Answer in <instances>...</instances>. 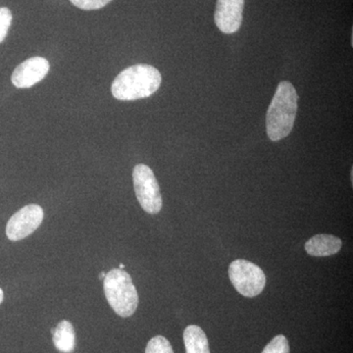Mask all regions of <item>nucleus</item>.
Segmentation results:
<instances>
[{"label": "nucleus", "instance_id": "423d86ee", "mask_svg": "<svg viewBox=\"0 0 353 353\" xmlns=\"http://www.w3.org/2000/svg\"><path fill=\"white\" fill-rule=\"evenodd\" d=\"M43 209L38 204H29L10 218L6 225L9 240L18 241L34 233L43 220Z\"/></svg>", "mask_w": 353, "mask_h": 353}, {"label": "nucleus", "instance_id": "2eb2a0df", "mask_svg": "<svg viewBox=\"0 0 353 353\" xmlns=\"http://www.w3.org/2000/svg\"><path fill=\"white\" fill-rule=\"evenodd\" d=\"M73 6L83 10H97L108 6L112 0H70Z\"/></svg>", "mask_w": 353, "mask_h": 353}, {"label": "nucleus", "instance_id": "20e7f679", "mask_svg": "<svg viewBox=\"0 0 353 353\" xmlns=\"http://www.w3.org/2000/svg\"><path fill=\"white\" fill-rule=\"evenodd\" d=\"M229 277L234 289L245 297H254L263 292L266 276L263 270L252 262L236 259L229 267Z\"/></svg>", "mask_w": 353, "mask_h": 353}, {"label": "nucleus", "instance_id": "f3484780", "mask_svg": "<svg viewBox=\"0 0 353 353\" xmlns=\"http://www.w3.org/2000/svg\"><path fill=\"white\" fill-rule=\"evenodd\" d=\"M105 276H106L105 272H101V273L99 274V279H101V280H104V278H105Z\"/></svg>", "mask_w": 353, "mask_h": 353}, {"label": "nucleus", "instance_id": "0eeeda50", "mask_svg": "<svg viewBox=\"0 0 353 353\" xmlns=\"http://www.w3.org/2000/svg\"><path fill=\"white\" fill-rule=\"evenodd\" d=\"M50 62L43 57H32L21 63L13 72L11 81L18 88H28L43 80L50 72Z\"/></svg>", "mask_w": 353, "mask_h": 353}, {"label": "nucleus", "instance_id": "f8f14e48", "mask_svg": "<svg viewBox=\"0 0 353 353\" xmlns=\"http://www.w3.org/2000/svg\"><path fill=\"white\" fill-rule=\"evenodd\" d=\"M145 353H174L171 343L166 338L157 336L148 341L146 345Z\"/></svg>", "mask_w": 353, "mask_h": 353}, {"label": "nucleus", "instance_id": "dca6fc26", "mask_svg": "<svg viewBox=\"0 0 353 353\" xmlns=\"http://www.w3.org/2000/svg\"><path fill=\"white\" fill-rule=\"evenodd\" d=\"M3 299H4L3 290L0 289V304H1L2 301H3Z\"/></svg>", "mask_w": 353, "mask_h": 353}, {"label": "nucleus", "instance_id": "f03ea898", "mask_svg": "<svg viewBox=\"0 0 353 353\" xmlns=\"http://www.w3.org/2000/svg\"><path fill=\"white\" fill-rule=\"evenodd\" d=\"M299 95L290 82L279 83L267 111L266 130L272 141L287 138L292 131L297 112Z\"/></svg>", "mask_w": 353, "mask_h": 353}, {"label": "nucleus", "instance_id": "7ed1b4c3", "mask_svg": "<svg viewBox=\"0 0 353 353\" xmlns=\"http://www.w3.org/2000/svg\"><path fill=\"white\" fill-rule=\"evenodd\" d=\"M104 294L109 305L120 317H131L139 305V296L132 277L122 269H112L103 280Z\"/></svg>", "mask_w": 353, "mask_h": 353}, {"label": "nucleus", "instance_id": "6e6552de", "mask_svg": "<svg viewBox=\"0 0 353 353\" xmlns=\"http://www.w3.org/2000/svg\"><path fill=\"white\" fill-rule=\"evenodd\" d=\"M245 0H217L215 23L224 34L238 32L243 22Z\"/></svg>", "mask_w": 353, "mask_h": 353}, {"label": "nucleus", "instance_id": "9b49d317", "mask_svg": "<svg viewBox=\"0 0 353 353\" xmlns=\"http://www.w3.org/2000/svg\"><path fill=\"white\" fill-rule=\"evenodd\" d=\"M53 343L60 352H74L76 345V334L71 323L63 320L57 325L53 333Z\"/></svg>", "mask_w": 353, "mask_h": 353}, {"label": "nucleus", "instance_id": "4468645a", "mask_svg": "<svg viewBox=\"0 0 353 353\" xmlns=\"http://www.w3.org/2000/svg\"><path fill=\"white\" fill-rule=\"evenodd\" d=\"M12 23V13L7 7H0V43H3Z\"/></svg>", "mask_w": 353, "mask_h": 353}, {"label": "nucleus", "instance_id": "39448f33", "mask_svg": "<svg viewBox=\"0 0 353 353\" xmlns=\"http://www.w3.org/2000/svg\"><path fill=\"white\" fill-rule=\"evenodd\" d=\"M134 192L141 208L148 214H157L162 209L161 194L154 173L148 165H137L132 172Z\"/></svg>", "mask_w": 353, "mask_h": 353}, {"label": "nucleus", "instance_id": "1a4fd4ad", "mask_svg": "<svg viewBox=\"0 0 353 353\" xmlns=\"http://www.w3.org/2000/svg\"><path fill=\"white\" fill-rule=\"evenodd\" d=\"M343 243L333 234H316L305 243V250L311 256L326 257L340 252Z\"/></svg>", "mask_w": 353, "mask_h": 353}, {"label": "nucleus", "instance_id": "ddd939ff", "mask_svg": "<svg viewBox=\"0 0 353 353\" xmlns=\"http://www.w3.org/2000/svg\"><path fill=\"white\" fill-rule=\"evenodd\" d=\"M262 353H290L289 341L285 336L279 334L266 345Z\"/></svg>", "mask_w": 353, "mask_h": 353}, {"label": "nucleus", "instance_id": "a211bd4d", "mask_svg": "<svg viewBox=\"0 0 353 353\" xmlns=\"http://www.w3.org/2000/svg\"><path fill=\"white\" fill-rule=\"evenodd\" d=\"M119 267H120V268H119V269H122V270H123V269H124V268H125V265H124V264H120V266H119Z\"/></svg>", "mask_w": 353, "mask_h": 353}, {"label": "nucleus", "instance_id": "f257e3e1", "mask_svg": "<svg viewBox=\"0 0 353 353\" xmlns=\"http://www.w3.org/2000/svg\"><path fill=\"white\" fill-rule=\"evenodd\" d=\"M161 74L148 64H138L121 72L111 85L115 99L123 101L146 99L161 85Z\"/></svg>", "mask_w": 353, "mask_h": 353}, {"label": "nucleus", "instance_id": "9d476101", "mask_svg": "<svg viewBox=\"0 0 353 353\" xmlns=\"http://www.w3.org/2000/svg\"><path fill=\"white\" fill-rule=\"evenodd\" d=\"M183 343L187 353H210L208 336L196 325H190L183 332Z\"/></svg>", "mask_w": 353, "mask_h": 353}]
</instances>
